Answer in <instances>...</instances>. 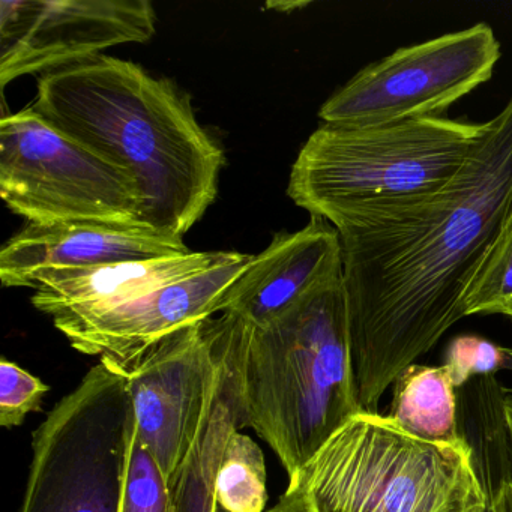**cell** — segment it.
<instances>
[{
	"mask_svg": "<svg viewBox=\"0 0 512 512\" xmlns=\"http://www.w3.org/2000/svg\"><path fill=\"white\" fill-rule=\"evenodd\" d=\"M49 386L10 359H0V425L20 427L26 416L40 410Z\"/></svg>",
	"mask_w": 512,
	"mask_h": 512,
	"instance_id": "44dd1931",
	"label": "cell"
},
{
	"mask_svg": "<svg viewBox=\"0 0 512 512\" xmlns=\"http://www.w3.org/2000/svg\"><path fill=\"white\" fill-rule=\"evenodd\" d=\"M485 512H494V509L491 508V506H490V508H488L487 511H485Z\"/></svg>",
	"mask_w": 512,
	"mask_h": 512,
	"instance_id": "83f0119b",
	"label": "cell"
},
{
	"mask_svg": "<svg viewBox=\"0 0 512 512\" xmlns=\"http://www.w3.org/2000/svg\"><path fill=\"white\" fill-rule=\"evenodd\" d=\"M491 508L494 509V512H512V482L503 488Z\"/></svg>",
	"mask_w": 512,
	"mask_h": 512,
	"instance_id": "cb8c5ba5",
	"label": "cell"
},
{
	"mask_svg": "<svg viewBox=\"0 0 512 512\" xmlns=\"http://www.w3.org/2000/svg\"><path fill=\"white\" fill-rule=\"evenodd\" d=\"M313 512H485L463 442L410 436L388 415L358 413L290 476Z\"/></svg>",
	"mask_w": 512,
	"mask_h": 512,
	"instance_id": "5b68a950",
	"label": "cell"
},
{
	"mask_svg": "<svg viewBox=\"0 0 512 512\" xmlns=\"http://www.w3.org/2000/svg\"><path fill=\"white\" fill-rule=\"evenodd\" d=\"M505 370L512 371V347H505Z\"/></svg>",
	"mask_w": 512,
	"mask_h": 512,
	"instance_id": "484cf974",
	"label": "cell"
},
{
	"mask_svg": "<svg viewBox=\"0 0 512 512\" xmlns=\"http://www.w3.org/2000/svg\"><path fill=\"white\" fill-rule=\"evenodd\" d=\"M218 512H224L221 511V509H218ZM265 512H313L310 509V506H308L307 500L304 499V496H302L299 491L296 490H289L287 488L286 493L281 496L280 502L277 503V505L272 506L269 511Z\"/></svg>",
	"mask_w": 512,
	"mask_h": 512,
	"instance_id": "603a6c76",
	"label": "cell"
},
{
	"mask_svg": "<svg viewBox=\"0 0 512 512\" xmlns=\"http://www.w3.org/2000/svg\"><path fill=\"white\" fill-rule=\"evenodd\" d=\"M185 251L190 250L184 239L158 235L145 227L26 224L0 250V281L4 287L31 289L34 278L49 269L91 268Z\"/></svg>",
	"mask_w": 512,
	"mask_h": 512,
	"instance_id": "4fadbf2b",
	"label": "cell"
},
{
	"mask_svg": "<svg viewBox=\"0 0 512 512\" xmlns=\"http://www.w3.org/2000/svg\"><path fill=\"white\" fill-rule=\"evenodd\" d=\"M502 316L509 317L512 320V302L502 311Z\"/></svg>",
	"mask_w": 512,
	"mask_h": 512,
	"instance_id": "4316f807",
	"label": "cell"
},
{
	"mask_svg": "<svg viewBox=\"0 0 512 512\" xmlns=\"http://www.w3.org/2000/svg\"><path fill=\"white\" fill-rule=\"evenodd\" d=\"M500 58V41L487 23L400 47L334 92L319 118L344 128L442 118L491 79Z\"/></svg>",
	"mask_w": 512,
	"mask_h": 512,
	"instance_id": "ba28073f",
	"label": "cell"
},
{
	"mask_svg": "<svg viewBox=\"0 0 512 512\" xmlns=\"http://www.w3.org/2000/svg\"><path fill=\"white\" fill-rule=\"evenodd\" d=\"M254 256L233 253L211 269L154 290L109 310L53 316L56 329L74 349L122 376L167 335L214 316L221 293L248 268Z\"/></svg>",
	"mask_w": 512,
	"mask_h": 512,
	"instance_id": "8fae6325",
	"label": "cell"
},
{
	"mask_svg": "<svg viewBox=\"0 0 512 512\" xmlns=\"http://www.w3.org/2000/svg\"><path fill=\"white\" fill-rule=\"evenodd\" d=\"M512 302V215L467 284L463 310L473 314H502Z\"/></svg>",
	"mask_w": 512,
	"mask_h": 512,
	"instance_id": "d6986e66",
	"label": "cell"
},
{
	"mask_svg": "<svg viewBox=\"0 0 512 512\" xmlns=\"http://www.w3.org/2000/svg\"><path fill=\"white\" fill-rule=\"evenodd\" d=\"M229 254L227 251H185L91 268L49 269L32 281V304L50 317L109 310L211 269Z\"/></svg>",
	"mask_w": 512,
	"mask_h": 512,
	"instance_id": "5bb4252c",
	"label": "cell"
},
{
	"mask_svg": "<svg viewBox=\"0 0 512 512\" xmlns=\"http://www.w3.org/2000/svg\"><path fill=\"white\" fill-rule=\"evenodd\" d=\"M157 32L149 0H2L0 85L52 73Z\"/></svg>",
	"mask_w": 512,
	"mask_h": 512,
	"instance_id": "30bf717a",
	"label": "cell"
},
{
	"mask_svg": "<svg viewBox=\"0 0 512 512\" xmlns=\"http://www.w3.org/2000/svg\"><path fill=\"white\" fill-rule=\"evenodd\" d=\"M245 424L289 476L305 466L359 403L343 272L262 328L248 325L242 362Z\"/></svg>",
	"mask_w": 512,
	"mask_h": 512,
	"instance_id": "3957f363",
	"label": "cell"
},
{
	"mask_svg": "<svg viewBox=\"0 0 512 512\" xmlns=\"http://www.w3.org/2000/svg\"><path fill=\"white\" fill-rule=\"evenodd\" d=\"M343 272L340 232L329 221L311 217L304 229L280 233L253 257L248 268L221 293L215 313H229L262 328L302 296Z\"/></svg>",
	"mask_w": 512,
	"mask_h": 512,
	"instance_id": "7c38bea8",
	"label": "cell"
},
{
	"mask_svg": "<svg viewBox=\"0 0 512 512\" xmlns=\"http://www.w3.org/2000/svg\"><path fill=\"white\" fill-rule=\"evenodd\" d=\"M484 124L445 116L362 128L323 124L299 151L287 194L335 229L424 199L457 175Z\"/></svg>",
	"mask_w": 512,
	"mask_h": 512,
	"instance_id": "277c9868",
	"label": "cell"
},
{
	"mask_svg": "<svg viewBox=\"0 0 512 512\" xmlns=\"http://www.w3.org/2000/svg\"><path fill=\"white\" fill-rule=\"evenodd\" d=\"M389 418L410 436L458 443L457 388L445 367L410 365L394 383Z\"/></svg>",
	"mask_w": 512,
	"mask_h": 512,
	"instance_id": "e0dca14e",
	"label": "cell"
},
{
	"mask_svg": "<svg viewBox=\"0 0 512 512\" xmlns=\"http://www.w3.org/2000/svg\"><path fill=\"white\" fill-rule=\"evenodd\" d=\"M32 107L137 182L158 235L184 239L217 199L223 149L172 80L100 55L41 76Z\"/></svg>",
	"mask_w": 512,
	"mask_h": 512,
	"instance_id": "7a4b0ae2",
	"label": "cell"
},
{
	"mask_svg": "<svg viewBox=\"0 0 512 512\" xmlns=\"http://www.w3.org/2000/svg\"><path fill=\"white\" fill-rule=\"evenodd\" d=\"M506 412H508L509 425H511L512 433V389H509L508 397H506Z\"/></svg>",
	"mask_w": 512,
	"mask_h": 512,
	"instance_id": "d4e9b609",
	"label": "cell"
},
{
	"mask_svg": "<svg viewBox=\"0 0 512 512\" xmlns=\"http://www.w3.org/2000/svg\"><path fill=\"white\" fill-rule=\"evenodd\" d=\"M443 367L455 388L479 376H496L505 370V347L479 335H458L449 343Z\"/></svg>",
	"mask_w": 512,
	"mask_h": 512,
	"instance_id": "7402d4cb",
	"label": "cell"
},
{
	"mask_svg": "<svg viewBox=\"0 0 512 512\" xmlns=\"http://www.w3.org/2000/svg\"><path fill=\"white\" fill-rule=\"evenodd\" d=\"M512 215V94L436 193L338 227L362 409L466 317L463 295Z\"/></svg>",
	"mask_w": 512,
	"mask_h": 512,
	"instance_id": "6da1fadb",
	"label": "cell"
},
{
	"mask_svg": "<svg viewBox=\"0 0 512 512\" xmlns=\"http://www.w3.org/2000/svg\"><path fill=\"white\" fill-rule=\"evenodd\" d=\"M134 431L127 377L100 362L35 431L20 512H121Z\"/></svg>",
	"mask_w": 512,
	"mask_h": 512,
	"instance_id": "8992f818",
	"label": "cell"
},
{
	"mask_svg": "<svg viewBox=\"0 0 512 512\" xmlns=\"http://www.w3.org/2000/svg\"><path fill=\"white\" fill-rule=\"evenodd\" d=\"M220 365L208 412L193 452L170 487V512H218L215 475L227 439L245 424L242 362L248 325L232 314H221Z\"/></svg>",
	"mask_w": 512,
	"mask_h": 512,
	"instance_id": "9a60e30c",
	"label": "cell"
},
{
	"mask_svg": "<svg viewBox=\"0 0 512 512\" xmlns=\"http://www.w3.org/2000/svg\"><path fill=\"white\" fill-rule=\"evenodd\" d=\"M508 388L496 376H479L457 388V433L473 472L493 505L512 482V433L506 412Z\"/></svg>",
	"mask_w": 512,
	"mask_h": 512,
	"instance_id": "2e32d148",
	"label": "cell"
},
{
	"mask_svg": "<svg viewBox=\"0 0 512 512\" xmlns=\"http://www.w3.org/2000/svg\"><path fill=\"white\" fill-rule=\"evenodd\" d=\"M220 365V323L209 317L155 344L128 374L136 434L169 488L193 452Z\"/></svg>",
	"mask_w": 512,
	"mask_h": 512,
	"instance_id": "9c48e42d",
	"label": "cell"
},
{
	"mask_svg": "<svg viewBox=\"0 0 512 512\" xmlns=\"http://www.w3.org/2000/svg\"><path fill=\"white\" fill-rule=\"evenodd\" d=\"M0 196L13 214L37 226L143 227L137 182L32 106L0 121Z\"/></svg>",
	"mask_w": 512,
	"mask_h": 512,
	"instance_id": "52a82bcc",
	"label": "cell"
},
{
	"mask_svg": "<svg viewBox=\"0 0 512 512\" xmlns=\"http://www.w3.org/2000/svg\"><path fill=\"white\" fill-rule=\"evenodd\" d=\"M169 484L145 443L134 431L125 472L121 512H170Z\"/></svg>",
	"mask_w": 512,
	"mask_h": 512,
	"instance_id": "ffe728a7",
	"label": "cell"
},
{
	"mask_svg": "<svg viewBox=\"0 0 512 512\" xmlns=\"http://www.w3.org/2000/svg\"><path fill=\"white\" fill-rule=\"evenodd\" d=\"M268 473L260 446L241 430L227 439L215 475V499L224 512H265Z\"/></svg>",
	"mask_w": 512,
	"mask_h": 512,
	"instance_id": "ac0fdd59",
	"label": "cell"
}]
</instances>
